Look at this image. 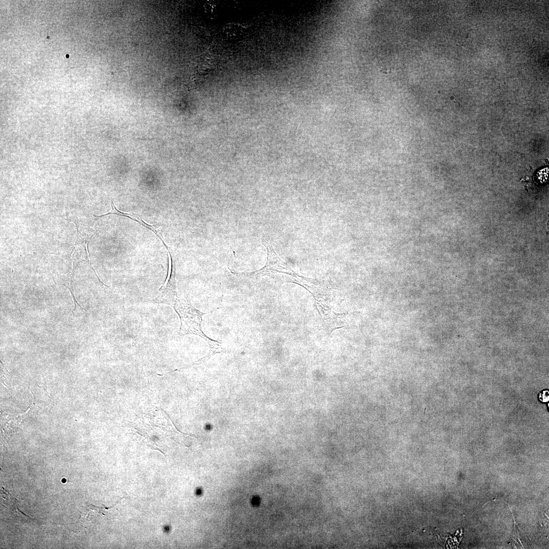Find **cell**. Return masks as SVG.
Here are the masks:
<instances>
[{
	"mask_svg": "<svg viewBox=\"0 0 549 549\" xmlns=\"http://www.w3.org/2000/svg\"><path fill=\"white\" fill-rule=\"evenodd\" d=\"M261 239L267 251L265 265L262 268L252 272L232 271V273L238 276L248 278L267 276L277 281L299 285L309 291L315 299L327 297L329 289L323 282L299 274L280 258L269 240L264 237Z\"/></svg>",
	"mask_w": 549,
	"mask_h": 549,
	"instance_id": "obj_1",
	"label": "cell"
},
{
	"mask_svg": "<svg viewBox=\"0 0 549 549\" xmlns=\"http://www.w3.org/2000/svg\"><path fill=\"white\" fill-rule=\"evenodd\" d=\"M175 311L180 320L179 333L181 336L194 334L204 340L209 346L208 354L202 361H206L217 353L226 352L221 343L209 338L203 332L201 327L202 316L205 314L195 308L186 299L179 298L176 295L167 300L164 303Z\"/></svg>",
	"mask_w": 549,
	"mask_h": 549,
	"instance_id": "obj_2",
	"label": "cell"
},
{
	"mask_svg": "<svg viewBox=\"0 0 549 549\" xmlns=\"http://www.w3.org/2000/svg\"><path fill=\"white\" fill-rule=\"evenodd\" d=\"M315 304L328 333L343 326V314L333 312L323 299H315Z\"/></svg>",
	"mask_w": 549,
	"mask_h": 549,
	"instance_id": "obj_3",
	"label": "cell"
},
{
	"mask_svg": "<svg viewBox=\"0 0 549 549\" xmlns=\"http://www.w3.org/2000/svg\"><path fill=\"white\" fill-rule=\"evenodd\" d=\"M215 67V57L210 51L206 50L192 62L191 74L195 79L202 78L210 73Z\"/></svg>",
	"mask_w": 549,
	"mask_h": 549,
	"instance_id": "obj_4",
	"label": "cell"
},
{
	"mask_svg": "<svg viewBox=\"0 0 549 549\" xmlns=\"http://www.w3.org/2000/svg\"><path fill=\"white\" fill-rule=\"evenodd\" d=\"M245 29V27L239 24L231 23L227 24L224 26L223 31L228 39H235L239 38L244 34Z\"/></svg>",
	"mask_w": 549,
	"mask_h": 549,
	"instance_id": "obj_5",
	"label": "cell"
},
{
	"mask_svg": "<svg viewBox=\"0 0 549 549\" xmlns=\"http://www.w3.org/2000/svg\"><path fill=\"white\" fill-rule=\"evenodd\" d=\"M537 176L539 181L541 183L545 182L547 179L548 168H544L538 172Z\"/></svg>",
	"mask_w": 549,
	"mask_h": 549,
	"instance_id": "obj_6",
	"label": "cell"
},
{
	"mask_svg": "<svg viewBox=\"0 0 549 549\" xmlns=\"http://www.w3.org/2000/svg\"><path fill=\"white\" fill-rule=\"evenodd\" d=\"M548 393L549 392L548 390H545L542 391L539 394V400L544 403L548 402L549 399Z\"/></svg>",
	"mask_w": 549,
	"mask_h": 549,
	"instance_id": "obj_7",
	"label": "cell"
}]
</instances>
